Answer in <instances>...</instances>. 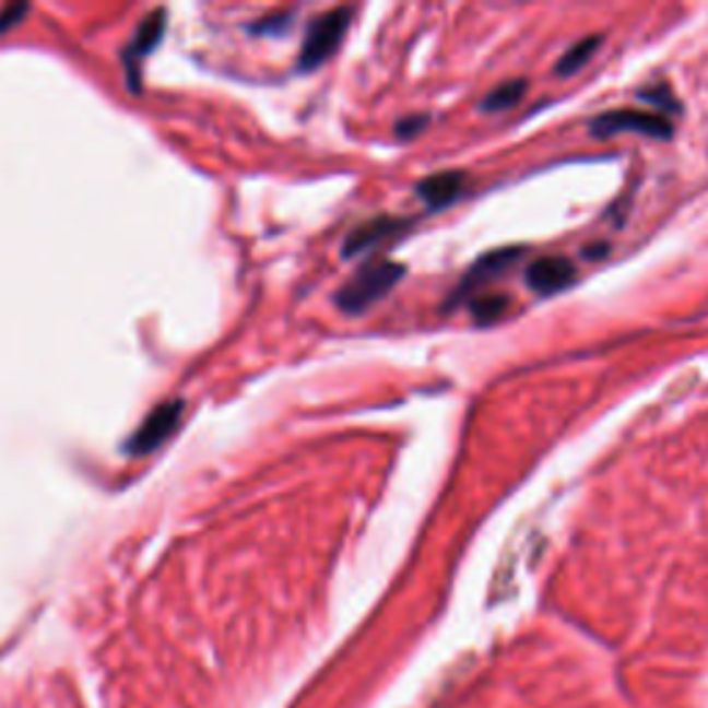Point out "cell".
<instances>
[{
    "label": "cell",
    "instance_id": "6da1fadb",
    "mask_svg": "<svg viewBox=\"0 0 708 708\" xmlns=\"http://www.w3.org/2000/svg\"><path fill=\"white\" fill-rule=\"evenodd\" d=\"M404 278L402 263H390V260H379V263L366 266L361 272L354 274L343 291L338 294V307L346 314H363L368 305L382 299L399 280Z\"/></svg>",
    "mask_w": 708,
    "mask_h": 708
},
{
    "label": "cell",
    "instance_id": "7a4b0ae2",
    "mask_svg": "<svg viewBox=\"0 0 708 708\" xmlns=\"http://www.w3.org/2000/svg\"><path fill=\"white\" fill-rule=\"evenodd\" d=\"M352 17H354V9L341 7V9H332V12L327 14H319V17L310 23L299 56L302 70H316V67L324 64L330 56H335V50L341 48L343 36H346Z\"/></svg>",
    "mask_w": 708,
    "mask_h": 708
},
{
    "label": "cell",
    "instance_id": "3957f363",
    "mask_svg": "<svg viewBox=\"0 0 708 708\" xmlns=\"http://www.w3.org/2000/svg\"><path fill=\"white\" fill-rule=\"evenodd\" d=\"M592 137H617V133H639L650 139H670L673 125L656 111H609L590 122Z\"/></svg>",
    "mask_w": 708,
    "mask_h": 708
},
{
    "label": "cell",
    "instance_id": "277c9868",
    "mask_svg": "<svg viewBox=\"0 0 708 708\" xmlns=\"http://www.w3.org/2000/svg\"><path fill=\"white\" fill-rule=\"evenodd\" d=\"M184 410H186V404L177 402V399L158 404V408H155L153 413L142 421V426L137 429V435L128 440L130 455L142 457V455H150V451L158 449L161 442H164L166 437L177 429V426H180Z\"/></svg>",
    "mask_w": 708,
    "mask_h": 708
},
{
    "label": "cell",
    "instance_id": "5b68a950",
    "mask_svg": "<svg viewBox=\"0 0 708 708\" xmlns=\"http://www.w3.org/2000/svg\"><path fill=\"white\" fill-rule=\"evenodd\" d=\"M408 231V219H393V216H377L371 222H363L361 227H354L343 241V255L354 258V255L366 252V249L377 247V244L390 241V238L402 236Z\"/></svg>",
    "mask_w": 708,
    "mask_h": 708
},
{
    "label": "cell",
    "instance_id": "8992f818",
    "mask_svg": "<svg viewBox=\"0 0 708 708\" xmlns=\"http://www.w3.org/2000/svg\"><path fill=\"white\" fill-rule=\"evenodd\" d=\"M576 280V266L562 255H548L540 258L526 269V283L538 294H556V291L567 288Z\"/></svg>",
    "mask_w": 708,
    "mask_h": 708
},
{
    "label": "cell",
    "instance_id": "52a82bcc",
    "mask_svg": "<svg viewBox=\"0 0 708 708\" xmlns=\"http://www.w3.org/2000/svg\"><path fill=\"white\" fill-rule=\"evenodd\" d=\"M523 252H526L523 247H504V249H493V252L482 255V258H479L476 263L471 266V272H468V278L462 280L460 296L468 294V291H471L473 285L491 283V280H496V278H502V274H507L509 269H512V266L518 263L520 258H523Z\"/></svg>",
    "mask_w": 708,
    "mask_h": 708
},
{
    "label": "cell",
    "instance_id": "ba28073f",
    "mask_svg": "<svg viewBox=\"0 0 708 708\" xmlns=\"http://www.w3.org/2000/svg\"><path fill=\"white\" fill-rule=\"evenodd\" d=\"M415 191H418V197L432 211H440V208L451 205L465 191V175L462 172H437V175L421 180Z\"/></svg>",
    "mask_w": 708,
    "mask_h": 708
},
{
    "label": "cell",
    "instance_id": "9c48e42d",
    "mask_svg": "<svg viewBox=\"0 0 708 708\" xmlns=\"http://www.w3.org/2000/svg\"><path fill=\"white\" fill-rule=\"evenodd\" d=\"M598 45H601V36H587V39H579L570 50H565L559 61H556V75H573L579 72L581 67H587V61L595 56Z\"/></svg>",
    "mask_w": 708,
    "mask_h": 708
},
{
    "label": "cell",
    "instance_id": "30bf717a",
    "mask_svg": "<svg viewBox=\"0 0 708 708\" xmlns=\"http://www.w3.org/2000/svg\"><path fill=\"white\" fill-rule=\"evenodd\" d=\"M164 20L166 14L164 12H153L148 20H144L142 25H139L137 36H133V42H130V54L133 56H144L150 54V50L158 45L161 34H164Z\"/></svg>",
    "mask_w": 708,
    "mask_h": 708
},
{
    "label": "cell",
    "instance_id": "8fae6325",
    "mask_svg": "<svg viewBox=\"0 0 708 708\" xmlns=\"http://www.w3.org/2000/svg\"><path fill=\"white\" fill-rule=\"evenodd\" d=\"M523 92H526V81L523 78H515V81H507L498 88H493L491 95L482 101V108L484 111H507V108H512L515 103L523 97Z\"/></svg>",
    "mask_w": 708,
    "mask_h": 708
},
{
    "label": "cell",
    "instance_id": "7c38bea8",
    "mask_svg": "<svg viewBox=\"0 0 708 708\" xmlns=\"http://www.w3.org/2000/svg\"><path fill=\"white\" fill-rule=\"evenodd\" d=\"M509 307L507 294H482L471 302V314L476 321H496Z\"/></svg>",
    "mask_w": 708,
    "mask_h": 708
},
{
    "label": "cell",
    "instance_id": "4fadbf2b",
    "mask_svg": "<svg viewBox=\"0 0 708 708\" xmlns=\"http://www.w3.org/2000/svg\"><path fill=\"white\" fill-rule=\"evenodd\" d=\"M639 97H642V101H648V103H653V106L661 108V111H673V108H678V103H675L673 97H670V92L664 86L653 88V92H639Z\"/></svg>",
    "mask_w": 708,
    "mask_h": 708
},
{
    "label": "cell",
    "instance_id": "5bb4252c",
    "mask_svg": "<svg viewBox=\"0 0 708 708\" xmlns=\"http://www.w3.org/2000/svg\"><path fill=\"white\" fill-rule=\"evenodd\" d=\"M291 23V14H278V17H266L260 20V25H255V31L260 34H274V31H285Z\"/></svg>",
    "mask_w": 708,
    "mask_h": 708
},
{
    "label": "cell",
    "instance_id": "9a60e30c",
    "mask_svg": "<svg viewBox=\"0 0 708 708\" xmlns=\"http://www.w3.org/2000/svg\"><path fill=\"white\" fill-rule=\"evenodd\" d=\"M28 14V7H9L7 12L0 14V31H9L12 25H17L20 17H25Z\"/></svg>",
    "mask_w": 708,
    "mask_h": 708
},
{
    "label": "cell",
    "instance_id": "2e32d148",
    "mask_svg": "<svg viewBox=\"0 0 708 708\" xmlns=\"http://www.w3.org/2000/svg\"><path fill=\"white\" fill-rule=\"evenodd\" d=\"M426 125V117H415V119H404V122H399L396 125V133H399V137H415L413 130H418V128H424Z\"/></svg>",
    "mask_w": 708,
    "mask_h": 708
}]
</instances>
